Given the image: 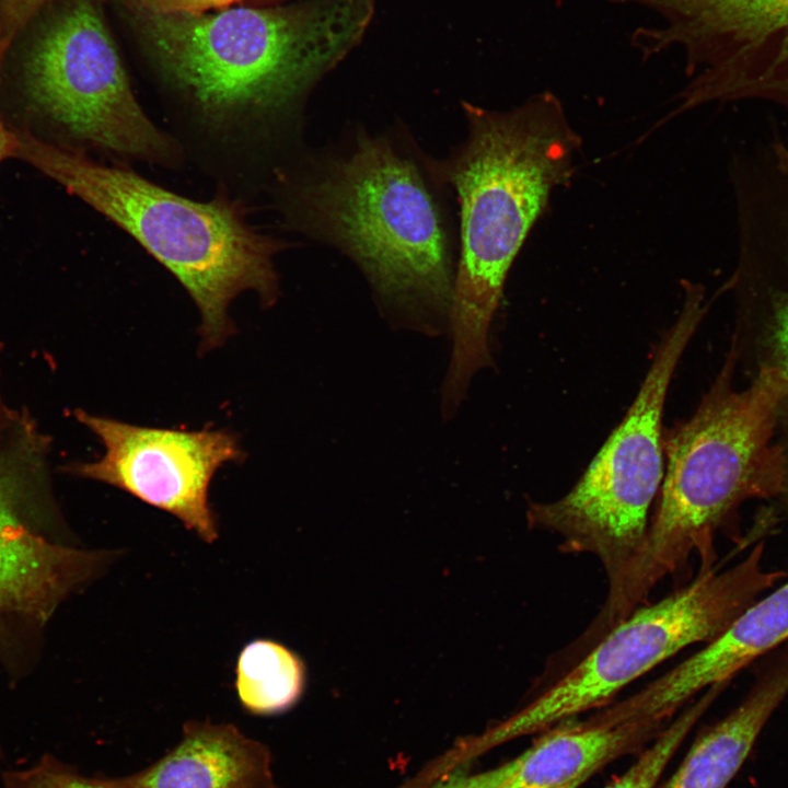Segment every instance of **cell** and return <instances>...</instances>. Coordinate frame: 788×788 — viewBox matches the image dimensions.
Wrapping results in <instances>:
<instances>
[{
    "label": "cell",
    "mask_w": 788,
    "mask_h": 788,
    "mask_svg": "<svg viewBox=\"0 0 788 788\" xmlns=\"http://www.w3.org/2000/svg\"><path fill=\"white\" fill-rule=\"evenodd\" d=\"M374 0H312L205 13L132 11L165 82L202 139L244 151L292 115L306 91L361 40Z\"/></svg>",
    "instance_id": "cell-1"
},
{
    "label": "cell",
    "mask_w": 788,
    "mask_h": 788,
    "mask_svg": "<svg viewBox=\"0 0 788 788\" xmlns=\"http://www.w3.org/2000/svg\"><path fill=\"white\" fill-rule=\"evenodd\" d=\"M14 158L30 164L134 237L183 286L200 316L199 350L235 332L229 308L245 291L264 306L279 296L276 255L285 244L262 233L225 193L200 201L178 195L127 166L14 128Z\"/></svg>",
    "instance_id": "cell-4"
},
{
    "label": "cell",
    "mask_w": 788,
    "mask_h": 788,
    "mask_svg": "<svg viewBox=\"0 0 788 788\" xmlns=\"http://www.w3.org/2000/svg\"><path fill=\"white\" fill-rule=\"evenodd\" d=\"M779 157L784 165L788 167V141L781 146Z\"/></svg>",
    "instance_id": "cell-24"
},
{
    "label": "cell",
    "mask_w": 788,
    "mask_h": 788,
    "mask_svg": "<svg viewBox=\"0 0 788 788\" xmlns=\"http://www.w3.org/2000/svg\"><path fill=\"white\" fill-rule=\"evenodd\" d=\"M788 641V580L741 612L718 636L636 694L593 716L598 723H662L698 692L729 682Z\"/></svg>",
    "instance_id": "cell-13"
},
{
    "label": "cell",
    "mask_w": 788,
    "mask_h": 788,
    "mask_svg": "<svg viewBox=\"0 0 788 788\" xmlns=\"http://www.w3.org/2000/svg\"><path fill=\"white\" fill-rule=\"evenodd\" d=\"M1 758H2V751H1V748H0V761H1Z\"/></svg>",
    "instance_id": "cell-26"
},
{
    "label": "cell",
    "mask_w": 788,
    "mask_h": 788,
    "mask_svg": "<svg viewBox=\"0 0 788 788\" xmlns=\"http://www.w3.org/2000/svg\"><path fill=\"white\" fill-rule=\"evenodd\" d=\"M787 695L788 647L766 668L744 700L694 743L662 788H726Z\"/></svg>",
    "instance_id": "cell-16"
},
{
    "label": "cell",
    "mask_w": 788,
    "mask_h": 788,
    "mask_svg": "<svg viewBox=\"0 0 788 788\" xmlns=\"http://www.w3.org/2000/svg\"><path fill=\"white\" fill-rule=\"evenodd\" d=\"M470 134L439 167L461 205V257L449 311L452 352L442 396L463 401L473 376L491 364L490 325L510 268L575 171L581 137L560 100L544 91L507 112L464 106Z\"/></svg>",
    "instance_id": "cell-2"
},
{
    "label": "cell",
    "mask_w": 788,
    "mask_h": 788,
    "mask_svg": "<svg viewBox=\"0 0 788 788\" xmlns=\"http://www.w3.org/2000/svg\"><path fill=\"white\" fill-rule=\"evenodd\" d=\"M285 221L348 253L387 304L416 321L449 311L453 275L438 208L418 170L385 140L279 185Z\"/></svg>",
    "instance_id": "cell-5"
},
{
    "label": "cell",
    "mask_w": 788,
    "mask_h": 788,
    "mask_svg": "<svg viewBox=\"0 0 788 788\" xmlns=\"http://www.w3.org/2000/svg\"><path fill=\"white\" fill-rule=\"evenodd\" d=\"M267 748L230 723L189 721L158 762L113 788H275Z\"/></svg>",
    "instance_id": "cell-14"
},
{
    "label": "cell",
    "mask_w": 788,
    "mask_h": 788,
    "mask_svg": "<svg viewBox=\"0 0 788 788\" xmlns=\"http://www.w3.org/2000/svg\"><path fill=\"white\" fill-rule=\"evenodd\" d=\"M51 438L19 407L0 438V653L44 629L60 604L105 569L113 554L61 538Z\"/></svg>",
    "instance_id": "cell-9"
},
{
    "label": "cell",
    "mask_w": 788,
    "mask_h": 788,
    "mask_svg": "<svg viewBox=\"0 0 788 788\" xmlns=\"http://www.w3.org/2000/svg\"><path fill=\"white\" fill-rule=\"evenodd\" d=\"M764 543L725 570L698 571L687 586L637 607L599 639L553 685L478 740L490 748L548 730L604 706L622 688L696 642L718 636L758 595L787 573L763 565Z\"/></svg>",
    "instance_id": "cell-8"
},
{
    "label": "cell",
    "mask_w": 788,
    "mask_h": 788,
    "mask_svg": "<svg viewBox=\"0 0 788 788\" xmlns=\"http://www.w3.org/2000/svg\"><path fill=\"white\" fill-rule=\"evenodd\" d=\"M663 726L583 721L549 729L509 762L507 788H578L609 763L653 740Z\"/></svg>",
    "instance_id": "cell-15"
},
{
    "label": "cell",
    "mask_w": 788,
    "mask_h": 788,
    "mask_svg": "<svg viewBox=\"0 0 788 788\" xmlns=\"http://www.w3.org/2000/svg\"><path fill=\"white\" fill-rule=\"evenodd\" d=\"M73 415L104 452L93 461L67 463L65 473L124 490L171 513L206 543L217 540L211 480L220 467L245 456L232 431L138 426L81 408Z\"/></svg>",
    "instance_id": "cell-12"
},
{
    "label": "cell",
    "mask_w": 788,
    "mask_h": 788,
    "mask_svg": "<svg viewBox=\"0 0 788 788\" xmlns=\"http://www.w3.org/2000/svg\"><path fill=\"white\" fill-rule=\"evenodd\" d=\"M738 256L723 290L734 294L731 346L748 373L777 369L788 376V169L772 151L739 159L730 167ZM777 441L788 452V394Z\"/></svg>",
    "instance_id": "cell-11"
},
{
    "label": "cell",
    "mask_w": 788,
    "mask_h": 788,
    "mask_svg": "<svg viewBox=\"0 0 788 788\" xmlns=\"http://www.w3.org/2000/svg\"><path fill=\"white\" fill-rule=\"evenodd\" d=\"M737 354L725 363L693 415L663 433L664 473L640 552L609 581L603 611L627 617L657 583L684 569L712 568L715 534L748 500L779 497L788 454L777 441L788 376L777 369L750 373L733 385Z\"/></svg>",
    "instance_id": "cell-3"
},
{
    "label": "cell",
    "mask_w": 788,
    "mask_h": 788,
    "mask_svg": "<svg viewBox=\"0 0 788 788\" xmlns=\"http://www.w3.org/2000/svg\"><path fill=\"white\" fill-rule=\"evenodd\" d=\"M241 705L255 715H274L292 707L305 684V668L298 654L268 639L243 647L235 668Z\"/></svg>",
    "instance_id": "cell-17"
},
{
    "label": "cell",
    "mask_w": 788,
    "mask_h": 788,
    "mask_svg": "<svg viewBox=\"0 0 788 788\" xmlns=\"http://www.w3.org/2000/svg\"><path fill=\"white\" fill-rule=\"evenodd\" d=\"M54 0H0V22L14 42L18 35Z\"/></svg>",
    "instance_id": "cell-20"
},
{
    "label": "cell",
    "mask_w": 788,
    "mask_h": 788,
    "mask_svg": "<svg viewBox=\"0 0 788 788\" xmlns=\"http://www.w3.org/2000/svg\"><path fill=\"white\" fill-rule=\"evenodd\" d=\"M787 454H788V453H787ZM779 498L784 499V501H785L786 505L788 506V467H787V473H786V477H785L783 490H781V493H780Z\"/></svg>",
    "instance_id": "cell-25"
},
{
    "label": "cell",
    "mask_w": 788,
    "mask_h": 788,
    "mask_svg": "<svg viewBox=\"0 0 788 788\" xmlns=\"http://www.w3.org/2000/svg\"><path fill=\"white\" fill-rule=\"evenodd\" d=\"M20 79L27 109L61 137L58 144L163 167L182 163L178 140L137 101L95 0H61L48 11L24 48Z\"/></svg>",
    "instance_id": "cell-7"
},
{
    "label": "cell",
    "mask_w": 788,
    "mask_h": 788,
    "mask_svg": "<svg viewBox=\"0 0 788 788\" xmlns=\"http://www.w3.org/2000/svg\"><path fill=\"white\" fill-rule=\"evenodd\" d=\"M716 684L693 704H690L675 720L661 730L653 743L619 777L605 788H656V785L688 732L723 691Z\"/></svg>",
    "instance_id": "cell-18"
},
{
    "label": "cell",
    "mask_w": 788,
    "mask_h": 788,
    "mask_svg": "<svg viewBox=\"0 0 788 788\" xmlns=\"http://www.w3.org/2000/svg\"><path fill=\"white\" fill-rule=\"evenodd\" d=\"M683 304L665 332L623 420L561 498L531 502L528 524L563 538L561 549L588 553L609 581L640 552L648 514L664 473L662 415L676 366L710 303L702 285L683 281Z\"/></svg>",
    "instance_id": "cell-6"
},
{
    "label": "cell",
    "mask_w": 788,
    "mask_h": 788,
    "mask_svg": "<svg viewBox=\"0 0 788 788\" xmlns=\"http://www.w3.org/2000/svg\"><path fill=\"white\" fill-rule=\"evenodd\" d=\"M131 11L147 13H205L223 9L239 0H125Z\"/></svg>",
    "instance_id": "cell-21"
},
{
    "label": "cell",
    "mask_w": 788,
    "mask_h": 788,
    "mask_svg": "<svg viewBox=\"0 0 788 788\" xmlns=\"http://www.w3.org/2000/svg\"><path fill=\"white\" fill-rule=\"evenodd\" d=\"M3 788H113L107 779L90 778L45 754L33 765L2 774Z\"/></svg>",
    "instance_id": "cell-19"
},
{
    "label": "cell",
    "mask_w": 788,
    "mask_h": 788,
    "mask_svg": "<svg viewBox=\"0 0 788 788\" xmlns=\"http://www.w3.org/2000/svg\"><path fill=\"white\" fill-rule=\"evenodd\" d=\"M13 42L5 35L0 22V86L2 81V72L9 50ZM15 134L14 129L9 127L3 120L0 112V164L9 158H14Z\"/></svg>",
    "instance_id": "cell-23"
},
{
    "label": "cell",
    "mask_w": 788,
    "mask_h": 788,
    "mask_svg": "<svg viewBox=\"0 0 788 788\" xmlns=\"http://www.w3.org/2000/svg\"><path fill=\"white\" fill-rule=\"evenodd\" d=\"M509 762L484 773L467 775L463 772L440 780L430 788H507Z\"/></svg>",
    "instance_id": "cell-22"
},
{
    "label": "cell",
    "mask_w": 788,
    "mask_h": 788,
    "mask_svg": "<svg viewBox=\"0 0 788 788\" xmlns=\"http://www.w3.org/2000/svg\"><path fill=\"white\" fill-rule=\"evenodd\" d=\"M659 18L638 27L631 46L644 59L683 51L692 79L675 114L709 103L748 100L788 109V0H602Z\"/></svg>",
    "instance_id": "cell-10"
}]
</instances>
